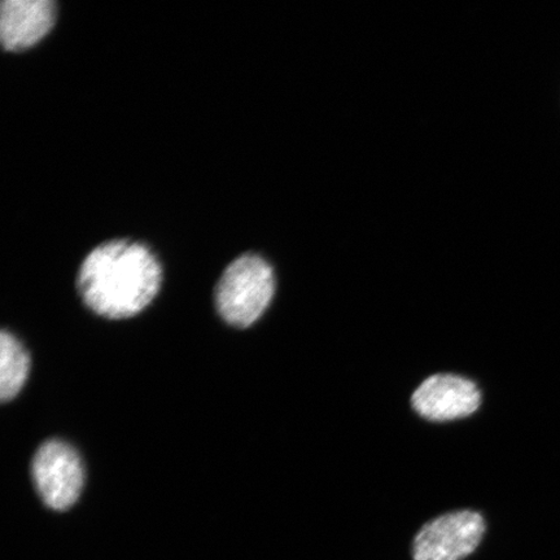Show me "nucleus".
Here are the masks:
<instances>
[{"label":"nucleus","mask_w":560,"mask_h":560,"mask_svg":"<svg viewBox=\"0 0 560 560\" xmlns=\"http://www.w3.org/2000/svg\"><path fill=\"white\" fill-rule=\"evenodd\" d=\"M32 480L44 505L62 513L80 500L85 486V467L72 445L51 439L34 453Z\"/></svg>","instance_id":"nucleus-3"},{"label":"nucleus","mask_w":560,"mask_h":560,"mask_svg":"<svg viewBox=\"0 0 560 560\" xmlns=\"http://www.w3.org/2000/svg\"><path fill=\"white\" fill-rule=\"evenodd\" d=\"M164 270L149 245L112 240L96 245L77 272V291L89 311L109 320L136 317L152 304Z\"/></svg>","instance_id":"nucleus-1"},{"label":"nucleus","mask_w":560,"mask_h":560,"mask_svg":"<svg viewBox=\"0 0 560 560\" xmlns=\"http://www.w3.org/2000/svg\"><path fill=\"white\" fill-rule=\"evenodd\" d=\"M277 290L275 269L257 254H243L231 261L215 284L214 306L231 327L254 326L269 310Z\"/></svg>","instance_id":"nucleus-2"},{"label":"nucleus","mask_w":560,"mask_h":560,"mask_svg":"<svg viewBox=\"0 0 560 560\" xmlns=\"http://www.w3.org/2000/svg\"><path fill=\"white\" fill-rule=\"evenodd\" d=\"M31 354L15 335L0 334V400L18 397L31 374Z\"/></svg>","instance_id":"nucleus-7"},{"label":"nucleus","mask_w":560,"mask_h":560,"mask_svg":"<svg viewBox=\"0 0 560 560\" xmlns=\"http://www.w3.org/2000/svg\"><path fill=\"white\" fill-rule=\"evenodd\" d=\"M487 532L474 510L451 511L427 522L411 544L412 560H465L478 550Z\"/></svg>","instance_id":"nucleus-4"},{"label":"nucleus","mask_w":560,"mask_h":560,"mask_svg":"<svg viewBox=\"0 0 560 560\" xmlns=\"http://www.w3.org/2000/svg\"><path fill=\"white\" fill-rule=\"evenodd\" d=\"M480 405L478 384L455 374L431 375L411 396V406L417 415L436 423L470 417Z\"/></svg>","instance_id":"nucleus-5"},{"label":"nucleus","mask_w":560,"mask_h":560,"mask_svg":"<svg viewBox=\"0 0 560 560\" xmlns=\"http://www.w3.org/2000/svg\"><path fill=\"white\" fill-rule=\"evenodd\" d=\"M58 9L52 0H4L0 4V42L5 51L38 45L52 31Z\"/></svg>","instance_id":"nucleus-6"}]
</instances>
